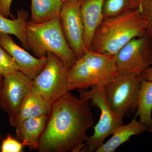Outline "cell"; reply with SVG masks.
Here are the masks:
<instances>
[{
  "label": "cell",
  "instance_id": "obj_1",
  "mask_svg": "<svg viewBox=\"0 0 152 152\" xmlns=\"http://www.w3.org/2000/svg\"><path fill=\"white\" fill-rule=\"evenodd\" d=\"M88 101L70 91L52 104L39 140V152H80L88 138L87 132L95 121Z\"/></svg>",
  "mask_w": 152,
  "mask_h": 152
},
{
  "label": "cell",
  "instance_id": "obj_2",
  "mask_svg": "<svg viewBox=\"0 0 152 152\" xmlns=\"http://www.w3.org/2000/svg\"><path fill=\"white\" fill-rule=\"evenodd\" d=\"M145 34L143 19L140 10H132L104 19L95 32L89 50L116 55L131 40Z\"/></svg>",
  "mask_w": 152,
  "mask_h": 152
},
{
  "label": "cell",
  "instance_id": "obj_3",
  "mask_svg": "<svg viewBox=\"0 0 152 152\" xmlns=\"http://www.w3.org/2000/svg\"><path fill=\"white\" fill-rule=\"evenodd\" d=\"M118 74L115 55L88 51L69 68L68 90H87L94 86H105Z\"/></svg>",
  "mask_w": 152,
  "mask_h": 152
},
{
  "label": "cell",
  "instance_id": "obj_4",
  "mask_svg": "<svg viewBox=\"0 0 152 152\" xmlns=\"http://www.w3.org/2000/svg\"><path fill=\"white\" fill-rule=\"evenodd\" d=\"M27 42L29 50L37 58L46 57L48 52L55 54L70 68L77 60L63 34L59 16L50 20L27 25Z\"/></svg>",
  "mask_w": 152,
  "mask_h": 152
},
{
  "label": "cell",
  "instance_id": "obj_5",
  "mask_svg": "<svg viewBox=\"0 0 152 152\" xmlns=\"http://www.w3.org/2000/svg\"><path fill=\"white\" fill-rule=\"evenodd\" d=\"M77 90L79 98L90 100V106L96 107L101 112L99 120L94 127V134L88 137L81 151L96 152L108 136L124 124L123 118L117 115L109 105L104 93L103 86H93L89 90Z\"/></svg>",
  "mask_w": 152,
  "mask_h": 152
},
{
  "label": "cell",
  "instance_id": "obj_6",
  "mask_svg": "<svg viewBox=\"0 0 152 152\" xmlns=\"http://www.w3.org/2000/svg\"><path fill=\"white\" fill-rule=\"evenodd\" d=\"M141 75L119 74L104 86L105 96L112 110L124 118L137 110Z\"/></svg>",
  "mask_w": 152,
  "mask_h": 152
},
{
  "label": "cell",
  "instance_id": "obj_7",
  "mask_svg": "<svg viewBox=\"0 0 152 152\" xmlns=\"http://www.w3.org/2000/svg\"><path fill=\"white\" fill-rule=\"evenodd\" d=\"M48 61L43 69L33 80V86L45 99L50 104L68 90V74L69 67L61 58L48 52Z\"/></svg>",
  "mask_w": 152,
  "mask_h": 152
},
{
  "label": "cell",
  "instance_id": "obj_8",
  "mask_svg": "<svg viewBox=\"0 0 152 152\" xmlns=\"http://www.w3.org/2000/svg\"><path fill=\"white\" fill-rule=\"evenodd\" d=\"M119 74L141 75L152 66V42L146 34L134 38L115 55Z\"/></svg>",
  "mask_w": 152,
  "mask_h": 152
},
{
  "label": "cell",
  "instance_id": "obj_9",
  "mask_svg": "<svg viewBox=\"0 0 152 152\" xmlns=\"http://www.w3.org/2000/svg\"><path fill=\"white\" fill-rule=\"evenodd\" d=\"M81 0H67L63 3L59 14L60 24L68 44L77 58L84 54V27L81 16Z\"/></svg>",
  "mask_w": 152,
  "mask_h": 152
},
{
  "label": "cell",
  "instance_id": "obj_10",
  "mask_svg": "<svg viewBox=\"0 0 152 152\" xmlns=\"http://www.w3.org/2000/svg\"><path fill=\"white\" fill-rule=\"evenodd\" d=\"M33 86V80L20 71L4 76L0 93V107L7 113L9 119L15 115Z\"/></svg>",
  "mask_w": 152,
  "mask_h": 152
},
{
  "label": "cell",
  "instance_id": "obj_11",
  "mask_svg": "<svg viewBox=\"0 0 152 152\" xmlns=\"http://www.w3.org/2000/svg\"><path fill=\"white\" fill-rule=\"evenodd\" d=\"M0 44L12 57L20 71L31 80L38 75L46 65L47 57L35 58L18 46L9 34L0 32Z\"/></svg>",
  "mask_w": 152,
  "mask_h": 152
},
{
  "label": "cell",
  "instance_id": "obj_12",
  "mask_svg": "<svg viewBox=\"0 0 152 152\" xmlns=\"http://www.w3.org/2000/svg\"><path fill=\"white\" fill-rule=\"evenodd\" d=\"M51 106L52 104L46 100L33 86L30 92L23 100L15 115L9 119L10 125L16 128L27 119L49 114Z\"/></svg>",
  "mask_w": 152,
  "mask_h": 152
},
{
  "label": "cell",
  "instance_id": "obj_13",
  "mask_svg": "<svg viewBox=\"0 0 152 152\" xmlns=\"http://www.w3.org/2000/svg\"><path fill=\"white\" fill-rule=\"evenodd\" d=\"M104 0H81L80 13L84 27L83 45L85 53L88 51L93 37L103 20Z\"/></svg>",
  "mask_w": 152,
  "mask_h": 152
},
{
  "label": "cell",
  "instance_id": "obj_14",
  "mask_svg": "<svg viewBox=\"0 0 152 152\" xmlns=\"http://www.w3.org/2000/svg\"><path fill=\"white\" fill-rule=\"evenodd\" d=\"M48 115L27 119L16 128V138L30 151L38 150L40 137L46 124Z\"/></svg>",
  "mask_w": 152,
  "mask_h": 152
},
{
  "label": "cell",
  "instance_id": "obj_15",
  "mask_svg": "<svg viewBox=\"0 0 152 152\" xmlns=\"http://www.w3.org/2000/svg\"><path fill=\"white\" fill-rule=\"evenodd\" d=\"M148 126L136 119L126 125L120 126L112 134V137L104 143L96 152H114L121 145L130 140L132 136L137 135L148 131Z\"/></svg>",
  "mask_w": 152,
  "mask_h": 152
},
{
  "label": "cell",
  "instance_id": "obj_16",
  "mask_svg": "<svg viewBox=\"0 0 152 152\" xmlns=\"http://www.w3.org/2000/svg\"><path fill=\"white\" fill-rule=\"evenodd\" d=\"M29 14L21 9L18 13L17 19L11 20L0 14V32L13 35L18 39L24 48L29 50L27 42V25Z\"/></svg>",
  "mask_w": 152,
  "mask_h": 152
},
{
  "label": "cell",
  "instance_id": "obj_17",
  "mask_svg": "<svg viewBox=\"0 0 152 152\" xmlns=\"http://www.w3.org/2000/svg\"><path fill=\"white\" fill-rule=\"evenodd\" d=\"M30 21L39 24L59 16L63 2L61 0H31Z\"/></svg>",
  "mask_w": 152,
  "mask_h": 152
},
{
  "label": "cell",
  "instance_id": "obj_18",
  "mask_svg": "<svg viewBox=\"0 0 152 152\" xmlns=\"http://www.w3.org/2000/svg\"><path fill=\"white\" fill-rule=\"evenodd\" d=\"M136 118L148 126L152 124V81L142 79L138 97Z\"/></svg>",
  "mask_w": 152,
  "mask_h": 152
},
{
  "label": "cell",
  "instance_id": "obj_19",
  "mask_svg": "<svg viewBox=\"0 0 152 152\" xmlns=\"http://www.w3.org/2000/svg\"><path fill=\"white\" fill-rule=\"evenodd\" d=\"M139 0H104V19L116 16L132 10L139 9Z\"/></svg>",
  "mask_w": 152,
  "mask_h": 152
},
{
  "label": "cell",
  "instance_id": "obj_20",
  "mask_svg": "<svg viewBox=\"0 0 152 152\" xmlns=\"http://www.w3.org/2000/svg\"><path fill=\"white\" fill-rule=\"evenodd\" d=\"M139 9L143 19L145 34L152 42V0H139Z\"/></svg>",
  "mask_w": 152,
  "mask_h": 152
},
{
  "label": "cell",
  "instance_id": "obj_21",
  "mask_svg": "<svg viewBox=\"0 0 152 152\" xmlns=\"http://www.w3.org/2000/svg\"><path fill=\"white\" fill-rule=\"evenodd\" d=\"M17 71H20L19 66L0 44V74L4 77Z\"/></svg>",
  "mask_w": 152,
  "mask_h": 152
},
{
  "label": "cell",
  "instance_id": "obj_22",
  "mask_svg": "<svg viewBox=\"0 0 152 152\" xmlns=\"http://www.w3.org/2000/svg\"><path fill=\"white\" fill-rule=\"evenodd\" d=\"M23 146L21 142L14 138L10 133L4 139H1V152H22Z\"/></svg>",
  "mask_w": 152,
  "mask_h": 152
},
{
  "label": "cell",
  "instance_id": "obj_23",
  "mask_svg": "<svg viewBox=\"0 0 152 152\" xmlns=\"http://www.w3.org/2000/svg\"><path fill=\"white\" fill-rule=\"evenodd\" d=\"M12 1V0H0V14L3 16L8 18L10 16L14 18L10 12Z\"/></svg>",
  "mask_w": 152,
  "mask_h": 152
},
{
  "label": "cell",
  "instance_id": "obj_24",
  "mask_svg": "<svg viewBox=\"0 0 152 152\" xmlns=\"http://www.w3.org/2000/svg\"><path fill=\"white\" fill-rule=\"evenodd\" d=\"M141 78L152 81V66L147 68L142 73Z\"/></svg>",
  "mask_w": 152,
  "mask_h": 152
},
{
  "label": "cell",
  "instance_id": "obj_25",
  "mask_svg": "<svg viewBox=\"0 0 152 152\" xmlns=\"http://www.w3.org/2000/svg\"><path fill=\"white\" fill-rule=\"evenodd\" d=\"M3 79H4V77L0 74V93L1 89L2 86Z\"/></svg>",
  "mask_w": 152,
  "mask_h": 152
},
{
  "label": "cell",
  "instance_id": "obj_26",
  "mask_svg": "<svg viewBox=\"0 0 152 152\" xmlns=\"http://www.w3.org/2000/svg\"><path fill=\"white\" fill-rule=\"evenodd\" d=\"M148 131H149L150 132H152V124L151 125L149 126L148 128Z\"/></svg>",
  "mask_w": 152,
  "mask_h": 152
},
{
  "label": "cell",
  "instance_id": "obj_27",
  "mask_svg": "<svg viewBox=\"0 0 152 152\" xmlns=\"http://www.w3.org/2000/svg\"><path fill=\"white\" fill-rule=\"evenodd\" d=\"M61 1L63 3H64V2L66 1H67V0H61Z\"/></svg>",
  "mask_w": 152,
  "mask_h": 152
},
{
  "label": "cell",
  "instance_id": "obj_28",
  "mask_svg": "<svg viewBox=\"0 0 152 152\" xmlns=\"http://www.w3.org/2000/svg\"><path fill=\"white\" fill-rule=\"evenodd\" d=\"M1 134H0V140H1Z\"/></svg>",
  "mask_w": 152,
  "mask_h": 152
}]
</instances>
